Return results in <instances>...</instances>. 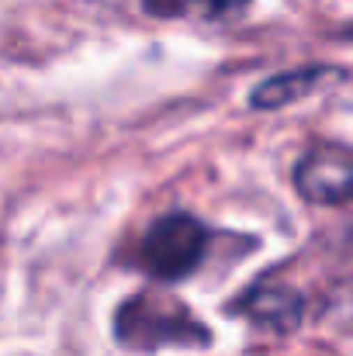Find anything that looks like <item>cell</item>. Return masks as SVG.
Here are the masks:
<instances>
[{
	"instance_id": "2",
	"label": "cell",
	"mask_w": 353,
	"mask_h": 356,
	"mask_svg": "<svg viewBox=\"0 0 353 356\" xmlns=\"http://www.w3.org/2000/svg\"><path fill=\"white\" fill-rule=\"evenodd\" d=\"M208 252H212V229L187 211L159 215L139 242L142 270L163 284H177L198 273Z\"/></svg>"
},
{
	"instance_id": "4",
	"label": "cell",
	"mask_w": 353,
	"mask_h": 356,
	"mask_svg": "<svg viewBox=\"0 0 353 356\" xmlns=\"http://www.w3.org/2000/svg\"><path fill=\"white\" fill-rule=\"evenodd\" d=\"M233 312L274 332H295L305 318V298L284 280H256L233 301Z\"/></svg>"
},
{
	"instance_id": "7",
	"label": "cell",
	"mask_w": 353,
	"mask_h": 356,
	"mask_svg": "<svg viewBox=\"0 0 353 356\" xmlns=\"http://www.w3.org/2000/svg\"><path fill=\"white\" fill-rule=\"evenodd\" d=\"M329 318H333L340 329H350L353 332V280H347V284L329 298Z\"/></svg>"
},
{
	"instance_id": "1",
	"label": "cell",
	"mask_w": 353,
	"mask_h": 356,
	"mask_svg": "<svg viewBox=\"0 0 353 356\" xmlns=\"http://www.w3.org/2000/svg\"><path fill=\"white\" fill-rule=\"evenodd\" d=\"M118 346L135 353H159V350H201L212 343V329L177 298L139 291L128 294L115 312Z\"/></svg>"
},
{
	"instance_id": "8",
	"label": "cell",
	"mask_w": 353,
	"mask_h": 356,
	"mask_svg": "<svg viewBox=\"0 0 353 356\" xmlns=\"http://www.w3.org/2000/svg\"><path fill=\"white\" fill-rule=\"evenodd\" d=\"M142 7L156 17H177V14L191 10V0H142Z\"/></svg>"
},
{
	"instance_id": "3",
	"label": "cell",
	"mask_w": 353,
	"mask_h": 356,
	"mask_svg": "<svg viewBox=\"0 0 353 356\" xmlns=\"http://www.w3.org/2000/svg\"><path fill=\"white\" fill-rule=\"evenodd\" d=\"M295 187L308 204L340 208L353 201V149L336 142L312 145L295 166Z\"/></svg>"
},
{
	"instance_id": "6",
	"label": "cell",
	"mask_w": 353,
	"mask_h": 356,
	"mask_svg": "<svg viewBox=\"0 0 353 356\" xmlns=\"http://www.w3.org/2000/svg\"><path fill=\"white\" fill-rule=\"evenodd\" d=\"M191 10H198L205 21H239L249 10V0H191Z\"/></svg>"
},
{
	"instance_id": "9",
	"label": "cell",
	"mask_w": 353,
	"mask_h": 356,
	"mask_svg": "<svg viewBox=\"0 0 353 356\" xmlns=\"http://www.w3.org/2000/svg\"><path fill=\"white\" fill-rule=\"evenodd\" d=\"M97 3H121V0H97Z\"/></svg>"
},
{
	"instance_id": "5",
	"label": "cell",
	"mask_w": 353,
	"mask_h": 356,
	"mask_svg": "<svg viewBox=\"0 0 353 356\" xmlns=\"http://www.w3.org/2000/svg\"><path fill=\"white\" fill-rule=\"evenodd\" d=\"M343 73L336 66H301V70H288V73H274L267 76L263 83L253 87L249 94V108L256 111H277V108H288L322 87H329L333 80H340Z\"/></svg>"
}]
</instances>
